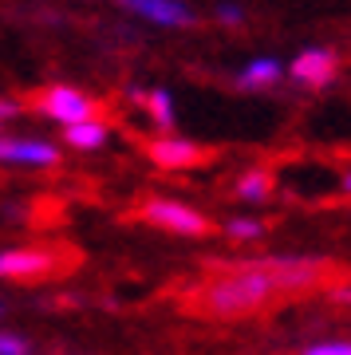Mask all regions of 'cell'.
<instances>
[{"instance_id":"cell-18","label":"cell","mask_w":351,"mask_h":355,"mask_svg":"<svg viewBox=\"0 0 351 355\" xmlns=\"http://www.w3.org/2000/svg\"><path fill=\"white\" fill-rule=\"evenodd\" d=\"M336 300H343V304H351V288H339V292H336Z\"/></svg>"},{"instance_id":"cell-9","label":"cell","mask_w":351,"mask_h":355,"mask_svg":"<svg viewBox=\"0 0 351 355\" xmlns=\"http://www.w3.org/2000/svg\"><path fill=\"white\" fill-rule=\"evenodd\" d=\"M280 76H284V64H280V60L257 55V60H249V64L237 71V87L241 91H268V87L280 83Z\"/></svg>"},{"instance_id":"cell-12","label":"cell","mask_w":351,"mask_h":355,"mask_svg":"<svg viewBox=\"0 0 351 355\" xmlns=\"http://www.w3.org/2000/svg\"><path fill=\"white\" fill-rule=\"evenodd\" d=\"M268 190H273V178L264 174V170H249V174L237 178V193L245 202H264Z\"/></svg>"},{"instance_id":"cell-2","label":"cell","mask_w":351,"mask_h":355,"mask_svg":"<svg viewBox=\"0 0 351 355\" xmlns=\"http://www.w3.org/2000/svg\"><path fill=\"white\" fill-rule=\"evenodd\" d=\"M36 111L44 119H51V123H60V127H71L79 119H91L95 114V103L79 87H48L36 99Z\"/></svg>"},{"instance_id":"cell-13","label":"cell","mask_w":351,"mask_h":355,"mask_svg":"<svg viewBox=\"0 0 351 355\" xmlns=\"http://www.w3.org/2000/svg\"><path fill=\"white\" fill-rule=\"evenodd\" d=\"M225 233L233 237V241H257V237L264 233V225L252 221V217H233V221L225 225Z\"/></svg>"},{"instance_id":"cell-17","label":"cell","mask_w":351,"mask_h":355,"mask_svg":"<svg viewBox=\"0 0 351 355\" xmlns=\"http://www.w3.org/2000/svg\"><path fill=\"white\" fill-rule=\"evenodd\" d=\"M12 114H20V103H12V99H0V123H4V119H12Z\"/></svg>"},{"instance_id":"cell-6","label":"cell","mask_w":351,"mask_h":355,"mask_svg":"<svg viewBox=\"0 0 351 355\" xmlns=\"http://www.w3.org/2000/svg\"><path fill=\"white\" fill-rule=\"evenodd\" d=\"M119 4L126 12H135L138 20L158 24V28H189L198 20L186 0H119Z\"/></svg>"},{"instance_id":"cell-8","label":"cell","mask_w":351,"mask_h":355,"mask_svg":"<svg viewBox=\"0 0 351 355\" xmlns=\"http://www.w3.org/2000/svg\"><path fill=\"white\" fill-rule=\"evenodd\" d=\"M151 158H154V166H162V170H186V166L201 162V146L166 130L162 139L151 142Z\"/></svg>"},{"instance_id":"cell-20","label":"cell","mask_w":351,"mask_h":355,"mask_svg":"<svg viewBox=\"0 0 351 355\" xmlns=\"http://www.w3.org/2000/svg\"><path fill=\"white\" fill-rule=\"evenodd\" d=\"M0 316H4V304H0Z\"/></svg>"},{"instance_id":"cell-5","label":"cell","mask_w":351,"mask_h":355,"mask_svg":"<svg viewBox=\"0 0 351 355\" xmlns=\"http://www.w3.org/2000/svg\"><path fill=\"white\" fill-rule=\"evenodd\" d=\"M339 71V60H336V51L332 48H304L292 55V64H289V76L300 83V87H327L332 79H336Z\"/></svg>"},{"instance_id":"cell-7","label":"cell","mask_w":351,"mask_h":355,"mask_svg":"<svg viewBox=\"0 0 351 355\" xmlns=\"http://www.w3.org/2000/svg\"><path fill=\"white\" fill-rule=\"evenodd\" d=\"M55 268L48 249H0V280H36Z\"/></svg>"},{"instance_id":"cell-15","label":"cell","mask_w":351,"mask_h":355,"mask_svg":"<svg viewBox=\"0 0 351 355\" xmlns=\"http://www.w3.org/2000/svg\"><path fill=\"white\" fill-rule=\"evenodd\" d=\"M304 355H351V340H324V343H312Z\"/></svg>"},{"instance_id":"cell-1","label":"cell","mask_w":351,"mask_h":355,"mask_svg":"<svg viewBox=\"0 0 351 355\" xmlns=\"http://www.w3.org/2000/svg\"><path fill=\"white\" fill-rule=\"evenodd\" d=\"M316 261H300V257H276L264 265H245L241 272L217 280L214 288L205 292V304L214 308L217 316H237L249 308L264 304L268 296H276L280 288H300L316 277Z\"/></svg>"},{"instance_id":"cell-14","label":"cell","mask_w":351,"mask_h":355,"mask_svg":"<svg viewBox=\"0 0 351 355\" xmlns=\"http://www.w3.org/2000/svg\"><path fill=\"white\" fill-rule=\"evenodd\" d=\"M0 355H32V343L16 331H0Z\"/></svg>"},{"instance_id":"cell-19","label":"cell","mask_w":351,"mask_h":355,"mask_svg":"<svg viewBox=\"0 0 351 355\" xmlns=\"http://www.w3.org/2000/svg\"><path fill=\"white\" fill-rule=\"evenodd\" d=\"M343 193H351V170L343 174Z\"/></svg>"},{"instance_id":"cell-16","label":"cell","mask_w":351,"mask_h":355,"mask_svg":"<svg viewBox=\"0 0 351 355\" xmlns=\"http://www.w3.org/2000/svg\"><path fill=\"white\" fill-rule=\"evenodd\" d=\"M217 20L221 24H245V12H241L237 4H217Z\"/></svg>"},{"instance_id":"cell-10","label":"cell","mask_w":351,"mask_h":355,"mask_svg":"<svg viewBox=\"0 0 351 355\" xmlns=\"http://www.w3.org/2000/svg\"><path fill=\"white\" fill-rule=\"evenodd\" d=\"M63 135H67V142L76 146V150H99L103 142H107V123L103 119H79V123H71V127H63Z\"/></svg>"},{"instance_id":"cell-4","label":"cell","mask_w":351,"mask_h":355,"mask_svg":"<svg viewBox=\"0 0 351 355\" xmlns=\"http://www.w3.org/2000/svg\"><path fill=\"white\" fill-rule=\"evenodd\" d=\"M0 162L44 170V166L60 162V146L48 139H32V135H0Z\"/></svg>"},{"instance_id":"cell-3","label":"cell","mask_w":351,"mask_h":355,"mask_svg":"<svg viewBox=\"0 0 351 355\" xmlns=\"http://www.w3.org/2000/svg\"><path fill=\"white\" fill-rule=\"evenodd\" d=\"M142 217L158 229H170V233H182V237H198L209 229V221L198 214V209H189L182 202H170V198H154V202L142 205Z\"/></svg>"},{"instance_id":"cell-11","label":"cell","mask_w":351,"mask_h":355,"mask_svg":"<svg viewBox=\"0 0 351 355\" xmlns=\"http://www.w3.org/2000/svg\"><path fill=\"white\" fill-rule=\"evenodd\" d=\"M135 99L138 103H146V111H151L154 119V127L162 130H174V99H170V91L162 87H154V91H135Z\"/></svg>"}]
</instances>
